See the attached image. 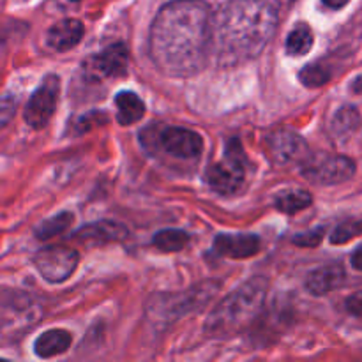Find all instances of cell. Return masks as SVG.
<instances>
[{
  "label": "cell",
  "mask_w": 362,
  "mask_h": 362,
  "mask_svg": "<svg viewBox=\"0 0 362 362\" xmlns=\"http://www.w3.org/2000/svg\"><path fill=\"white\" fill-rule=\"evenodd\" d=\"M311 202H313V198L308 191L292 189L279 193L274 200V207L283 214H297V212L310 207Z\"/></svg>",
  "instance_id": "17"
},
{
  "label": "cell",
  "mask_w": 362,
  "mask_h": 362,
  "mask_svg": "<svg viewBox=\"0 0 362 362\" xmlns=\"http://www.w3.org/2000/svg\"><path fill=\"white\" fill-rule=\"evenodd\" d=\"M83 34V23L80 20L67 18V20H60L59 23L48 28V32H46V42L55 52H67V49L74 48L81 41Z\"/></svg>",
  "instance_id": "13"
},
{
  "label": "cell",
  "mask_w": 362,
  "mask_h": 362,
  "mask_svg": "<svg viewBox=\"0 0 362 362\" xmlns=\"http://www.w3.org/2000/svg\"><path fill=\"white\" fill-rule=\"evenodd\" d=\"M267 154L276 165L303 161L308 156V144L296 131L278 129L267 138Z\"/></svg>",
  "instance_id": "9"
},
{
  "label": "cell",
  "mask_w": 362,
  "mask_h": 362,
  "mask_svg": "<svg viewBox=\"0 0 362 362\" xmlns=\"http://www.w3.org/2000/svg\"><path fill=\"white\" fill-rule=\"evenodd\" d=\"M246 154L239 138H232L226 144L221 161L212 163L205 172V182L219 194H233L243 189L246 182Z\"/></svg>",
  "instance_id": "4"
},
{
  "label": "cell",
  "mask_w": 362,
  "mask_h": 362,
  "mask_svg": "<svg viewBox=\"0 0 362 362\" xmlns=\"http://www.w3.org/2000/svg\"><path fill=\"white\" fill-rule=\"evenodd\" d=\"M262 240L253 233H219L214 239V251L219 257L244 260L260 253Z\"/></svg>",
  "instance_id": "11"
},
{
  "label": "cell",
  "mask_w": 362,
  "mask_h": 362,
  "mask_svg": "<svg viewBox=\"0 0 362 362\" xmlns=\"http://www.w3.org/2000/svg\"><path fill=\"white\" fill-rule=\"evenodd\" d=\"M322 2H324V6L329 7V9H341V7H345L350 0H322Z\"/></svg>",
  "instance_id": "26"
},
{
  "label": "cell",
  "mask_w": 362,
  "mask_h": 362,
  "mask_svg": "<svg viewBox=\"0 0 362 362\" xmlns=\"http://www.w3.org/2000/svg\"><path fill=\"white\" fill-rule=\"evenodd\" d=\"M60 95V81L59 76L55 74H48L34 90V94L28 99L27 106H25V122L32 127V129H42L48 126L49 119L55 113L57 105H59Z\"/></svg>",
  "instance_id": "7"
},
{
  "label": "cell",
  "mask_w": 362,
  "mask_h": 362,
  "mask_svg": "<svg viewBox=\"0 0 362 362\" xmlns=\"http://www.w3.org/2000/svg\"><path fill=\"white\" fill-rule=\"evenodd\" d=\"M16 108V99L13 95H0V129H4L13 120Z\"/></svg>",
  "instance_id": "25"
},
{
  "label": "cell",
  "mask_w": 362,
  "mask_h": 362,
  "mask_svg": "<svg viewBox=\"0 0 362 362\" xmlns=\"http://www.w3.org/2000/svg\"><path fill=\"white\" fill-rule=\"evenodd\" d=\"M73 221L74 216L71 214V212H60V214L53 216V218L45 219V221L35 228V237L41 240L52 239V237H57L62 232H66Z\"/></svg>",
  "instance_id": "22"
},
{
  "label": "cell",
  "mask_w": 362,
  "mask_h": 362,
  "mask_svg": "<svg viewBox=\"0 0 362 362\" xmlns=\"http://www.w3.org/2000/svg\"><path fill=\"white\" fill-rule=\"evenodd\" d=\"M324 232L325 230L322 226H318V228L308 230V232L296 235L292 243L300 247H317L322 243V239H324Z\"/></svg>",
  "instance_id": "24"
},
{
  "label": "cell",
  "mask_w": 362,
  "mask_h": 362,
  "mask_svg": "<svg viewBox=\"0 0 362 362\" xmlns=\"http://www.w3.org/2000/svg\"><path fill=\"white\" fill-rule=\"evenodd\" d=\"M78 253L62 246L45 247L34 258L35 269L48 283H64L78 267Z\"/></svg>",
  "instance_id": "8"
},
{
  "label": "cell",
  "mask_w": 362,
  "mask_h": 362,
  "mask_svg": "<svg viewBox=\"0 0 362 362\" xmlns=\"http://www.w3.org/2000/svg\"><path fill=\"white\" fill-rule=\"evenodd\" d=\"M278 20V0H228L211 20V52L221 66L257 59L274 37Z\"/></svg>",
  "instance_id": "2"
},
{
  "label": "cell",
  "mask_w": 362,
  "mask_h": 362,
  "mask_svg": "<svg viewBox=\"0 0 362 362\" xmlns=\"http://www.w3.org/2000/svg\"><path fill=\"white\" fill-rule=\"evenodd\" d=\"M315 35L308 23H299L286 37V53L292 57H303L313 48Z\"/></svg>",
  "instance_id": "18"
},
{
  "label": "cell",
  "mask_w": 362,
  "mask_h": 362,
  "mask_svg": "<svg viewBox=\"0 0 362 362\" xmlns=\"http://www.w3.org/2000/svg\"><path fill=\"white\" fill-rule=\"evenodd\" d=\"M361 255H362V247L361 246L356 247V251H354V255H352V265L356 271H361V264H362Z\"/></svg>",
  "instance_id": "27"
},
{
  "label": "cell",
  "mask_w": 362,
  "mask_h": 362,
  "mask_svg": "<svg viewBox=\"0 0 362 362\" xmlns=\"http://www.w3.org/2000/svg\"><path fill=\"white\" fill-rule=\"evenodd\" d=\"M343 281H345V272L339 265H325V267H318L313 272H310L304 286L311 296L318 297L327 296L332 290L339 288Z\"/></svg>",
  "instance_id": "14"
},
{
  "label": "cell",
  "mask_w": 362,
  "mask_h": 362,
  "mask_svg": "<svg viewBox=\"0 0 362 362\" xmlns=\"http://www.w3.org/2000/svg\"><path fill=\"white\" fill-rule=\"evenodd\" d=\"M141 141H148V147L161 148L172 158L180 161H194L204 152V138L186 127L159 126L156 129H145Z\"/></svg>",
  "instance_id": "5"
},
{
  "label": "cell",
  "mask_w": 362,
  "mask_h": 362,
  "mask_svg": "<svg viewBox=\"0 0 362 362\" xmlns=\"http://www.w3.org/2000/svg\"><path fill=\"white\" fill-rule=\"evenodd\" d=\"M117 106V122L120 126H131L144 119L145 103L138 94L131 90H122L115 95Z\"/></svg>",
  "instance_id": "16"
},
{
  "label": "cell",
  "mask_w": 362,
  "mask_h": 362,
  "mask_svg": "<svg viewBox=\"0 0 362 362\" xmlns=\"http://www.w3.org/2000/svg\"><path fill=\"white\" fill-rule=\"evenodd\" d=\"M359 235H361V221L359 219H350V221L341 223V225H338L334 230H332L331 243L345 244Z\"/></svg>",
  "instance_id": "23"
},
{
  "label": "cell",
  "mask_w": 362,
  "mask_h": 362,
  "mask_svg": "<svg viewBox=\"0 0 362 362\" xmlns=\"http://www.w3.org/2000/svg\"><path fill=\"white\" fill-rule=\"evenodd\" d=\"M71 334L62 329H52V331H46L35 339L34 350L39 357L42 359H49V357L60 356V354L67 352L71 346Z\"/></svg>",
  "instance_id": "15"
},
{
  "label": "cell",
  "mask_w": 362,
  "mask_h": 362,
  "mask_svg": "<svg viewBox=\"0 0 362 362\" xmlns=\"http://www.w3.org/2000/svg\"><path fill=\"white\" fill-rule=\"evenodd\" d=\"M127 62H129V53L126 45L115 42L98 55L90 57L85 64V69L92 78H119L126 74Z\"/></svg>",
  "instance_id": "10"
},
{
  "label": "cell",
  "mask_w": 362,
  "mask_h": 362,
  "mask_svg": "<svg viewBox=\"0 0 362 362\" xmlns=\"http://www.w3.org/2000/svg\"><path fill=\"white\" fill-rule=\"evenodd\" d=\"M265 293H267V285L262 278L246 281L212 310L205 324V331L218 338L239 334L260 315L265 303Z\"/></svg>",
  "instance_id": "3"
},
{
  "label": "cell",
  "mask_w": 362,
  "mask_h": 362,
  "mask_svg": "<svg viewBox=\"0 0 362 362\" xmlns=\"http://www.w3.org/2000/svg\"><path fill=\"white\" fill-rule=\"evenodd\" d=\"M127 237V228L117 221H103L90 223V225L81 226L78 232H74L73 239L85 246H103V244L119 243Z\"/></svg>",
  "instance_id": "12"
},
{
  "label": "cell",
  "mask_w": 362,
  "mask_h": 362,
  "mask_svg": "<svg viewBox=\"0 0 362 362\" xmlns=\"http://www.w3.org/2000/svg\"><path fill=\"white\" fill-rule=\"evenodd\" d=\"M211 7L204 0H172L159 9L148 34V55L163 74L187 78L211 52Z\"/></svg>",
  "instance_id": "1"
},
{
  "label": "cell",
  "mask_w": 362,
  "mask_h": 362,
  "mask_svg": "<svg viewBox=\"0 0 362 362\" xmlns=\"http://www.w3.org/2000/svg\"><path fill=\"white\" fill-rule=\"evenodd\" d=\"M356 172V161L341 154H318L303 163L304 177L317 186H338L352 179Z\"/></svg>",
  "instance_id": "6"
},
{
  "label": "cell",
  "mask_w": 362,
  "mask_h": 362,
  "mask_svg": "<svg viewBox=\"0 0 362 362\" xmlns=\"http://www.w3.org/2000/svg\"><path fill=\"white\" fill-rule=\"evenodd\" d=\"M332 78V69L324 62H313L308 64L306 67L299 71V80L304 87L308 88H318L322 85L327 83Z\"/></svg>",
  "instance_id": "21"
},
{
  "label": "cell",
  "mask_w": 362,
  "mask_h": 362,
  "mask_svg": "<svg viewBox=\"0 0 362 362\" xmlns=\"http://www.w3.org/2000/svg\"><path fill=\"white\" fill-rule=\"evenodd\" d=\"M361 124V113L356 106H343L336 112L334 119H332V133L336 136H345V134H352L354 131L359 127Z\"/></svg>",
  "instance_id": "20"
},
{
  "label": "cell",
  "mask_w": 362,
  "mask_h": 362,
  "mask_svg": "<svg viewBox=\"0 0 362 362\" xmlns=\"http://www.w3.org/2000/svg\"><path fill=\"white\" fill-rule=\"evenodd\" d=\"M354 90H356V94H361V76H357L354 81Z\"/></svg>",
  "instance_id": "28"
},
{
  "label": "cell",
  "mask_w": 362,
  "mask_h": 362,
  "mask_svg": "<svg viewBox=\"0 0 362 362\" xmlns=\"http://www.w3.org/2000/svg\"><path fill=\"white\" fill-rule=\"evenodd\" d=\"M152 244L159 251H165V253H177V251H182L189 244V235L182 230L166 228L156 233Z\"/></svg>",
  "instance_id": "19"
}]
</instances>
